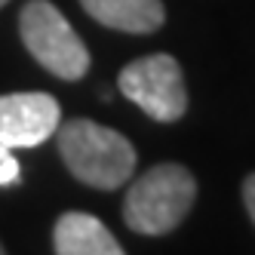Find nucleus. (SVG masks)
Returning a JSON list of instances; mask_svg holds the SVG:
<instances>
[{"mask_svg":"<svg viewBox=\"0 0 255 255\" xmlns=\"http://www.w3.org/2000/svg\"><path fill=\"white\" fill-rule=\"evenodd\" d=\"M59 154L77 181L99 191H117L135 169V148L111 126L74 117L59 126Z\"/></svg>","mask_w":255,"mask_h":255,"instance_id":"obj_1","label":"nucleus"},{"mask_svg":"<svg viewBox=\"0 0 255 255\" xmlns=\"http://www.w3.org/2000/svg\"><path fill=\"white\" fill-rule=\"evenodd\" d=\"M197 178L181 163H157L132 181L123 200V222L141 237H163L188 218Z\"/></svg>","mask_w":255,"mask_h":255,"instance_id":"obj_2","label":"nucleus"},{"mask_svg":"<svg viewBox=\"0 0 255 255\" xmlns=\"http://www.w3.org/2000/svg\"><path fill=\"white\" fill-rule=\"evenodd\" d=\"M19 34L40 68L59 80H80L89 71V49L49 0H28L19 12Z\"/></svg>","mask_w":255,"mask_h":255,"instance_id":"obj_3","label":"nucleus"},{"mask_svg":"<svg viewBox=\"0 0 255 255\" xmlns=\"http://www.w3.org/2000/svg\"><path fill=\"white\" fill-rule=\"evenodd\" d=\"M117 86L126 99L157 123H175L188 111L185 74H181V65L166 52H154V56L129 62L120 71Z\"/></svg>","mask_w":255,"mask_h":255,"instance_id":"obj_4","label":"nucleus"},{"mask_svg":"<svg viewBox=\"0 0 255 255\" xmlns=\"http://www.w3.org/2000/svg\"><path fill=\"white\" fill-rule=\"evenodd\" d=\"M62 108L49 93H6L0 96V144L37 148L56 135Z\"/></svg>","mask_w":255,"mask_h":255,"instance_id":"obj_5","label":"nucleus"},{"mask_svg":"<svg viewBox=\"0 0 255 255\" xmlns=\"http://www.w3.org/2000/svg\"><path fill=\"white\" fill-rule=\"evenodd\" d=\"M52 249L59 255H123L117 237L89 212H65L52 228Z\"/></svg>","mask_w":255,"mask_h":255,"instance_id":"obj_6","label":"nucleus"},{"mask_svg":"<svg viewBox=\"0 0 255 255\" xmlns=\"http://www.w3.org/2000/svg\"><path fill=\"white\" fill-rule=\"evenodd\" d=\"M89 19L126 34H154L166 22L160 0H80Z\"/></svg>","mask_w":255,"mask_h":255,"instance_id":"obj_7","label":"nucleus"},{"mask_svg":"<svg viewBox=\"0 0 255 255\" xmlns=\"http://www.w3.org/2000/svg\"><path fill=\"white\" fill-rule=\"evenodd\" d=\"M22 175V166L19 160L12 157V148H6V144H0V188H9L15 185Z\"/></svg>","mask_w":255,"mask_h":255,"instance_id":"obj_8","label":"nucleus"},{"mask_svg":"<svg viewBox=\"0 0 255 255\" xmlns=\"http://www.w3.org/2000/svg\"><path fill=\"white\" fill-rule=\"evenodd\" d=\"M243 206H246L252 225H255V172L243 178Z\"/></svg>","mask_w":255,"mask_h":255,"instance_id":"obj_9","label":"nucleus"},{"mask_svg":"<svg viewBox=\"0 0 255 255\" xmlns=\"http://www.w3.org/2000/svg\"><path fill=\"white\" fill-rule=\"evenodd\" d=\"M6 3H9V0H0V6H6Z\"/></svg>","mask_w":255,"mask_h":255,"instance_id":"obj_10","label":"nucleus"},{"mask_svg":"<svg viewBox=\"0 0 255 255\" xmlns=\"http://www.w3.org/2000/svg\"><path fill=\"white\" fill-rule=\"evenodd\" d=\"M0 252H3V243H0Z\"/></svg>","mask_w":255,"mask_h":255,"instance_id":"obj_11","label":"nucleus"}]
</instances>
